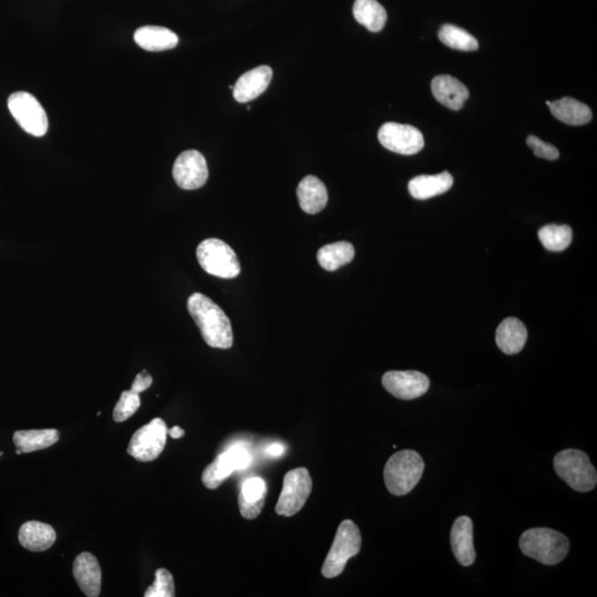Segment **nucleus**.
Returning <instances> with one entry per match:
<instances>
[{
	"label": "nucleus",
	"instance_id": "f257e3e1",
	"mask_svg": "<svg viewBox=\"0 0 597 597\" xmlns=\"http://www.w3.org/2000/svg\"><path fill=\"white\" fill-rule=\"evenodd\" d=\"M187 309L209 347L223 350L232 347L231 320L212 299L199 293L192 295L187 301Z\"/></svg>",
	"mask_w": 597,
	"mask_h": 597
},
{
	"label": "nucleus",
	"instance_id": "f03ea898",
	"mask_svg": "<svg viewBox=\"0 0 597 597\" xmlns=\"http://www.w3.org/2000/svg\"><path fill=\"white\" fill-rule=\"evenodd\" d=\"M520 550L529 558L545 565H555L568 555L569 538L549 528H533L520 538Z\"/></svg>",
	"mask_w": 597,
	"mask_h": 597
},
{
	"label": "nucleus",
	"instance_id": "7ed1b4c3",
	"mask_svg": "<svg viewBox=\"0 0 597 597\" xmlns=\"http://www.w3.org/2000/svg\"><path fill=\"white\" fill-rule=\"evenodd\" d=\"M424 469V460L419 452L401 451L394 453L384 469L386 488L394 496H405L420 483Z\"/></svg>",
	"mask_w": 597,
	"mask_h": 597
},
{
	"label": "nucleus",
	"instance_id": "20e7f679",
	"mask_svg": "<svg viewBox=\"0 0 597 597\" xmlns=\"http://www.w3.org/2000/svg\"><path fill=\"white\" fill-rule=\"evenodd\" d=\"M554 469L574 491L589 492L597 483V473L589 456L577 449H565L554 457Z\"/></svg>",
	"mask_w": 597,
	"mask_h": 597
},
{
	"label": "nucleus",
	"instance_id": "39448f33",
	"mask_svg": "<svg viewBox=\"0 0 597 597\" xmlns=\"http://www.w3.org/2000/svg\"><path fill=\"white\" fill-rule=\"evenodd\" d=\"M362 537L360 529L352 520H344L336 531L334 545L322 567L323 577H339L347 567L348 561L360 554Z\"/></svg>",
	"mask_w": 597,
	"mask_h": 597
},
{
	"label": "nucleus",
	"instance_id": "423d86ee",
	"mask_svg": "<svg viewBox=\"0 0 597 597\" xmlns=\"http://www.w3.org/2000/svg\"><path fill=\"white\" fill-rule=\"evenodd\" d=\"M196 255L200 267L209 275L222 279H233L240 276V263L235 251L221 240L210 238L200 242Z\"/></svg>",
	"mask_w": 597,
	"mask_h": 597
},
{
	"label": "nucleus",
	"instance_id": "0eeeda50",
	"mask_svg": "<svg viewBox=\"0 0 597 597\" xmlns=\"http://www.w3.org/2000/svg\"><path fill=\"white\" fill-rule=\"evenodd\" d=\"M8 109L20 125L31 136L42 137L48 131V116L40 102L28 92H15L8 98Z\"/></svg>",
	"mask_w": 597,
	"mask_h": 597
},
{
	"label": "nucleus",
	"instance_id": "6e6552de",
	"mask_svg": "<svg viewBox=\"0 0 597 597\" xmlns=\"http://www.w3.org/2000/svg\"><path fill=\"white\" fill-rule=\"evenodd\" d=\"M312 491V479L307 468L289 471L284 478V488L277 502L276 513L293 517L303 508Z\"/></svg>",
	"mask_w": 597,
	"mask_h": 597
},
{
	"label": "nucleus",
	"instance_id": "1a4fd4ad",
	"mask_svg": "<svg viewBox=\"0 0 597 597\" xmlns=\"http://www.w3.org/2000/svg\"><path fill=\"white\" fill-rule=\"evenodd\" d=\"M253 462V457L248 449L241 444L229 447L226 452L218 455L216 460L206 467L201 480L208 489H217L233 471L244 470Z\"/></svg>",
	"mask_w": 597,
	"mask_h": 597
},
{
	"label": "nucleus",
	"instance_id": "9d476101",
	"mask_svg": "<svg viewBox=\"0 0 597 597\" xmlns=\"http://www.w3.org/2000/svg\"><path fill=\"white\" fill-rule=\"evenodd\" d=\"M169 429L163 420L154 419L133 435L128 453L138 461H153L164 451Z\"/></svg>",
	"mask_w": 597,
	"mask_h": 597
},
{
	"label": "nucleus",
	"instance_id": "9b49d317",
	"mask_svg": "<svg viewBox=\"0 0 597 597\" xmlns=\"http://www.w3.org/2000/svg\"><path fill=\"white\" fill-rule=\"evenodd\" d=\"M379 141L386 150L402 155H414L423 150L424 137L419 129L407 124L385 123L379 131Z\"/></svg>",
	"mask_w": 597,
	"mask_h": 597
},
{
	"label": "nucleus",
	"instance_id": "f8f14e48",
	"mask_svg": "<svg viewBox=\"0 0 597 597\" xmlns=\"http://www.w3.org/2000/svg\"><path fill=\"white\" fill-rule=\"evenodd\" d=\"M173 177L183 190L194 191L204 186L208 179V161L199 151L183 152L175 161Z\"/></svg>",
	"mask_w": 597,
	"mask_h": 597
},
{
	"label": "nucleus",
	"instance_id": "ddd939ff",
	"mask_svg": "<svg viewBox=\"0 0 597 597\" xmlns=\"http://www.w3.org/2000/svg\"><path fill=\"white\" fill-rule=\"evenodd\" d=\"M384 389L393 397L411 401L428 393L429 379L417 371H389L381 379Z\"/></svg>",
	"mask_w": 597,
	"mask_h": 597
},
{
	"label": "nucleus",
	"instance_id": "4468645a",
	"mask_svg": "<svg viewBox=\"0 0 597 597\" xmlns=\"http://www.w3.org/2000/svg\"><path fill=\"white\" fill-rule=\"evenodd\" d=\"M74 577L84 595L89 597L100 595L102 571L96 556L89 552H83L76 556L74 562Z\"/></svg>",
	"mask_w": 597,
	"mask_h": 597
},
{
	"label": "nucleus",
	"instance_id": "2eb2a0df",
	"mask_svg": "<svg viewBox=\"0 0 597 597\" xmlns=\"http://www.w3.org/2000/svg\"><path fill=\"white\" fill-rule=\"evenodd\" d=\"M272 79V69L268 66H260L248 71L238 79L233 85V98L240 103L255 100L266 91Z\"/></svg>",
	"mask_w": 597,
	"mask_h": 597
},
{
	"label": "nucleus",
	"instance_id": "dca6fc26",
	"mask_svg": "<svg viewBox=\"0 0 597 597\" xmlns=\"http://www.w3.org/2000/svg\"><path fill=\"white\" fill-rule=\"evenodd\" d=\"M451 545L453 554L462 567H470L475 561L474 546V525L467 515L456 519L451 532Z\"/></svg>",
	"mask_w": 597,
	"mask_h": 597
},
{
	"label": "nucleus",
	"instance_id": "f3484780",
	"mask_svg": "<svg viewBox=\"0 0 597 597\" xmlns=\"http://www.w3.org/2000/svg\"><path fill=\"white\" fill-rule=\"evenodd\" d=\"M267 496V483L263 478L251 477L242 483L238 506L242 517L253 520L258 517L264 507Z\"/></svg>",
	"mask_w": 597,
	"mask_h": 597
},
{
	"label": "nucleus",
	"instance_id": "a211bd4d",
	"mask_svg": "<svg viewBox=\"0 0 597 597\" xmlns=\"http://www.w3.org/2000/svg\"><path fill=\"white\" fill-rule=\"evenodd\" d=\"M433 96L448 109L458 111L469 98V90L452 75H437L432 82Z\"/></svg>",
	"mask_w": 597,
	"mask_h": 597
},
{
	"label": "nucleus",
	"instance_id": "6ab92c4d",
	"mask_svg": "<svg viewBox=\"0 0 597 597\" xmlns=\"http://www.w3.org/2000/svg\"><path fill=\"white\" fill-rule=\"evenodd\" d=\"M528 331L517 318H508L500 323L496 332L498 348L508 356L522 351L527 343Z\"/></svg>",
	"mask_w": 597,
	"mask_h": 597
},
{
	"label": "nucleus",
	"instance_id": "aec40b11",
	"mask_svg": "<svg viewBox=\"0 0 597 597\" xmlns=\"http://www.w3.org/2000/svg\"><path fill=\"white\" fill-rule=\"evenodd\" d=\"M20 545L31 552H43L55 545L57 534L51 525L28 522L21 525L18 534Z\"/></svg>",
	"mask_w": 597,
	"mask_h": 597
},
{
	"label": "nucleus",
	"instance_id": "412c9836",
	"mask_svg": "<svg viewBox=\"0 0 597 597\" xmlns=\"http://www.w3.org/2000/svg\"><path fill=\"white\" fill-rule=\"evenodd\" d=\"M453 185V178L448 172L437 175H420L408 183V191L415 200H425L445 194Z\"/></svg>",
	"mask_w": 597,
	"mask_h": 597
},
{
	"label": "nucleus",
	"instance_id": "4be33fe9",
	"mask_svg": "<svg viewBox=\"0 0 597 597\" xmlns=\"http://www.w3.org/2000/svg\"><path fill=\"white\" fill-rule=\"evenodd\" d=\"M297 195L301 208L308 214L320 213L327 204L326 187L313 175H308L300 182Z\"/></svg>",
	"mask_w": 597,
	"mask_h": 597
},
{
	"label": "nucleus",
	"instance_id": "5701e85b",
	"mask_svg": "<svg viewBox=\"0 0 597 597\" xmlns=\"http://www.w3.org/2000/svg\"><path fill=\"white\" fill-rule=\"evenodd\" d=\"M134 40L146 51H169L177 46L178 37L172 30L159 26H145L134 34Z\"/></svg>",
	"mask_w": 597,
	"mask_h": 597
},
{
	"label": "nucleus",
	"instance_id": "b1692460",
	"mask_svg": "<svg viewBox=\"0 0 597 597\" xmlns=\"http://www.w3.org/2000/svg\"><path fill=\"white\" fill-rule=\"evenodd\" d=\"M555 119L569 125H585L592 120L589 106L572 98H563L554 102H546Z\"/></svg>",
	"mask_w": 597,
	"mask_h": 597
},
{
	"label": "nucleus",
	"instance_id": "393cba45",
	"mask_svg": "<svg viewBox=\"0 0 597 597\" xmlns=\"http://www.w3.org/2000/svg\"><path fill=\"white\" fill-rule=\"evenodd\" d=\"M60 433L57 429L20 430L13 434V443L22 452L43 451L55 445L59 441Z\"/></svg>",
	"mask_w": 597,
	"mask_h": 597
},
{
	"label": "nucleus",
	"instance_id": "a878e982",
	"mask_svg": "<svg viewBox=\"0 0 597 597\" xmlns=\"http://www.w3.org/2000/svg\"><path fill=\"white\" fill-rule=\"evenodd\" d=\"M353 15L358 24L366 27L372 33H379L388 20L385 8L376 0H356Z\"/></svg>",
	"mask_w": 597,
	"mask_h": 597
},
{
	"label": "nucleus",
	"instance_id": "bb28decb",
	"mask_svg": "<svg viewBox=\"0 0 597 597\" xmlns=\"http://www.w3.org/2000/svg\"><path fill=\"white\" fill-rule=\"evenodd\" d=\"M356 255L354 247L347 241L323 246L318 251V262L326 271H335L352 262Z\"/></svg>",
	"mask_w": 597,
	"mask_h": 597
},
{
	"label": "nucleus",
	"instance_id": "cd10ccee",
	"mask_svg": "<svg viewBox=\"0 0 597 597\" xmlns=\"http://www.w3.org/2000/svg\"><path fill=\"white\" fill-rule=\"evenodd\" d=\"M538 240L546 249L560 253L571 245L573 232L567 224H546L538 232Z\"/></svg>",
	"mask_w": 597,
	"mask_h": 597
},
{
	"label": "nucleus",
	"instance_id": "c85d7f7f",
	"mask_svg": "<svg viewBox=\"0 0 597 597\" xmlns=\"http://www.w3.org/2000/svg\"><path fill=\"white\" fill-rule=\"evenodd\" d=\"M438 37L444 44L456 51H475L479 48L478 40L474 35L453 25H444Z\"/></svg>",
	"mask_w": 597,
	"mask_h": 597
},
{
	"label": "nucleus",
	"instance_id": "c756f323",
	"mask_svg": "<svg viewBox=\"0 0 597 597\" xmlns=\"http://www.w3.org/2000/svg\"><path fill=\"white\" fill-rule=\"evenodd\" d=\"M141 406L140 394L134 393L133 390H125L121 394L119 402L116 403L114 411V420L116 423L123 421L132 417Z\"/></svg>",
	"mask_w": 597,
	"mask_h": 597
},
{
	"label": "nucleus",
	"instance_id": "7c9ffc66",
	"mask_svg": "<svg viewBox=\"0 0 597 597\" xmlns=\"http://www.w3.org/2000/svg\"><path fill=\"white\" fill-rule=\"evenodd\" d=\"M145 597H174L175 585L172 573L166 569L155 572V582L146 590Z\"/></svg>",
	"mask_w": 597,
	"mask_h": 597
},
{
	"label": "nucleus",
	"instance_id": "2f4dec72",
	"mask_svg": "<svg viewBox=\"0 0 597 597\" xmlns=\"http://www.w3.org/2000/svg\"><path fill=\"white\" fill-rule=\"evenodd\" d=\"M527 145L530 149L533 151L534 155L540 157V159L555 161L560 157V152L555 146L541 141L540 138H538L537 137H528Z\"/></svg>",
	"mask_w": 597,
	"mask_h": 597
},
{
	"label": "nucleus",
	"instance_id": "473e14b6",
	"mask_svg": "<svg viewBox=\"0 0 597 597\" xmlns=\"http://www.w3.org/2000/svg\"><path fill=\"white\" fill-rule=\"evenodd\" d=\"M153 383V377L147 373V371H143L142 373L137 374L136 380H134L131 390L134 393L140 394L145 392Z\"/></svg>",
	"mask_w": 597,
	"mask_h": 597
},
{
	"label": "nucleus",
	"instance_id": "72a5a7b5",
	"mask_svg": "<svg viewBox=\"0 0 597 597\" xmlns=\"http://www.w3.org/2000/svg\"><path fill=\"white\" fill-rule=\"evenodd\" d=\"M285 452L286 447L282 445V444H271V445H268L263 451V452L271 458L280 457L284 455Z\"/></svg>",
	"mask_w": 597,
	"mask_h": 597
},
{
	"label": "nucleus",
	"instance_id": "f704fd0d",
	"mask_svg": "<svg viewBox=\"0 0 597 597\" xmlns=\"http://www.w3.org/2000/svg\"><path fill=\"white\" fill-rule=\"evenodd\" d=\"M169 436L174 438V439H179L184 437V435H185V430L183 428H179V426H175L172 429L169 430Z\"/></svg>",
	"mask_w": 597,
	"mask_h": 597
},
{
	"label": "nucleus",
	"instance_id": "c9c22d12",
	"mask_svg": "<svg viewBox=\"0 0 597 597\" xmlns=\"http://www.w3.org/2000/svg\"><path fill=\"white\" fill-rule=\"evenodd\" d=\"M16 453H17V455H20V453H22V452L20 451V449H17Z\"/></svg>",
	"mask_w": 597,
	"mask_h": 597
}]
</instances>
